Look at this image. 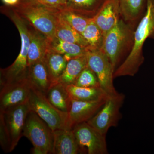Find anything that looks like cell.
<instances>
[{
    "instance_id": "obj_29",
    "label": "cell",
    "mask_w": 154,
    "mask_h": 154,
    "mask_svg": "<svg viewBox=\"0 0 154 154\" xmlns=\"http://www.w3.org/2000/svg\"><path fill=\"white\" fill-rule=\"evenodd\" d=\"M42 6L54 13L60 12L65 8L62 0H21Z\"/></svg>"
},
{
    "instance_id": "obj_24",
    "label": "cell",
    "mask_w": 154,
    "mask_h": 154,
    "mask_svg": "<svg viewBox=\"0 0 154 154\" xmlns=\"http://www.w3.org/2000/svg\"><path fill=\"white\" fill-rule=\"evenodd\" d=\"M44 58L51 81L53 83L57 82L65 69L68 61L64 55L49 50Z\"/></svg>"
},
{
    "instance_id": "obj_1",
    "label": "cell",
    "mask_w": 154,
    "mask_h": 154,
    "mask_svg": "<svg viewBox=\"0 0 154 154\" xmlns=\"http://www.w3.org/2000/svg\"><path fill=\"white\" fill-rule=\"evenodd\" d=\"M149 38L154 39V0H147L144 14L135 29L132 49L116 70L114 78L136 74L144 60L143 48Z\"/></svg>"
},
{
    "instance_id": "obj_17",
    "label": "cell",
    "mask_w": 154,
    "mask_h": 154,
    "mask_svg": "<svg viewBox=\"0 0 154 154\" xmlns=\"http://www.w3.org/2000/svg\"><path fill=\"white\" fill-rule=\"evenodd\" d=\"M30 43L28 49V67L44 58L48 50V39L42 33L30 29Z\"/></svg>"
},
{
    "instance_id": "obj_26",
    "label": "cell",
    "mask_w": 154,
    "mask_h": 154,
    "mask_svg": "<svg viewBox=\"0 0 154 154\" xmlns=\"http://www.w3.org/2000/svg\"><path fill=\"white\" fill-rule=\"evenodd\" d=\"M57 14L72 28L81 34L85 30L86 27L93 18L83 17L66 9L58 12Z\"/></svg>"
},
{
    "instance_id": "obj_15",
    "label": "cell",
    "mask_w": 154,
    "mask_h": 154,
    "mask_svg": "<svg viewBox=\"0 0 154 154\" xmlns=\"http://www.w3.org/2000/svg\"><path fill=\"white\" fill-rule=\"evenodd\" d=\"M28 79L32 89L40 91L45 95L53 84L44 58L28 67Z\"/></svg>"
},
{
    "instance_id": "obj_18",
    "label": "cell",
    "mask_w": 154,
    "mask_h": 154,
    "mask_svg": "<svg viewBox=\"0 0 154 154\" xmlns=\"http://www.w3.org/2000/svg\"><path fill=\"white\" fill-rule=\"evenodd\" d=\"M88 66L86 54L72 58L68 61L65 69L57 82L66 86L74 85L81 72Z\"/></svg>"
},
{
    "instance_id": "obj_4",
    "label": "cell",
    "mask_w": 154,
    "mask_h": 154,
    "mask_svg": "<svg viewBox=\"0 0 154 154\" xmlns=\"http://www.w3.org/2000/svg\"><path fill=\"white\" fill-rule=\"evenodd\" d=\"M14 7V11L48 40L55 38L56 13L39 5L23 1Z\"/></svg>"
},
{
    "instance_id": "obj_22",
    "label": "cell",
    "mask_w": 154,
    "mask_h": 154,
    "mask_svg": "<svg viewBox=\"0 0 154 154\" xmlns=\"http://www.w3.org/2000/svg\"><path fill=\"white\" fill-rule=\"evenodd\" d=\"M57 13H56V37L63 41L79 45L88 49V43L82 34L72 28Z\"/></svg>"
},
{
    "instance_id": "obj_20",
    "label": "cell",
    "mask_w": 154,
    "mask_h": 154,
    "mask_svg": "<svg viewBox=\"0 0 154 154\" xmlns=\"http://www.w3.org/2000/svg\"><path fill=\"white\" fill-rule=\"evenodd\" d=\"M105 0H68L66 10L87 18H94Z\"/></svg>"
},
{
    "instance_id": "obj_13",
    "label": "cell",
    "mask_w": 154,
    "mask_h": 154,
    "mask_svg": "<svg viewBox=\"0 0 154 154\" xmlns=\"http://www.w3.org/2000/svg\"><path fill=\"white\" fill-rule=\"evenodd\" d=\"M121 19L119 0H105L97 14L93 18L94 22L104 36Z\"/></svg>"
},
{
    "instance_id": "obj_19",
    "label": "cell",
    "mask_w": 154,
    "mask_h": 154,
    "mask_svg": "<svg viewBox=\"0 0 154 154\" xmlns=\"http://www.w3.org/2000/svg\"><path fill=\"white\" fill-rule=\"evenodd\" d=\"M48 101L59 110L69 113L72 99L66 86L58 82L53 83L45 94Z\"/></svg>"
},
{
    "instance_id": "obj_25",
    "label": "cell",
    "mask_w": 154,
    "mask_h": 154,
    "mask_svg": "<svg viewBox=\"0 0 154 154\" xmlns=\"http://www.w3.org/2000/svg\"><path fill=\"white\" fill-rule=\"evenodd\" d=\"M82 35L88 43V51L101 49L104 35L93 18Z\"/></svg>"
},
{
    "instance_id": "obj_8",
    "label": "cell",
    "mask_w": 154,
    "mask_h": 154,
    "mask_svg": "<svg viewBox=\"0 0 154 154\" xmlns=\"http://www.w3.org/2000/svg\"><path fill=\"white\" fill-rule=\"evenodd\" d=\"M88 67L98 78L100 87L107 95L118 94L113 85L114 70L110 60L101 49L88 51Z\"/></svg>"
},
{
    "instance_id": "obj_14",
    "label": "cell",
    "mask_w": 154,
    "mask_h": 154,
    "mask_svg": "<svg viewBox=\"0 0 154 154\" xmlns=\"http://www.w3.org/2000/svg\"><path fill=\"white\" fill-rule=\"evenodd\" d=\"M54 154H81V149L72 129L53 131Z\"/></svg>"
},
{
    "instance_id": "obj_6",
    "label": "cell",
    "mask_w": 154,
    "mask_h": 154,
    "mask_svg": "<svg viewBox=\"0 0 154 154\" xmlns=\"http://www.w3.org/2000/svg\"><path fill=\"white\" fill-rule=\"evenodd\" d=\"M30 110L35 112L51 128L69 129V113L59 110L48 101L46 95L32 89L28 101Z\"/></svg>"
},
{
    "instance_id": "obj_21",
    "label": "cell",
    "mask_w": 154,
    "mask_h": 154,
    "mask_svg": "<svg viewBox=\"0 0 154 154\" xmlns=\"http://www.w3.org/2000/svg\"><path fill=\"white\" fill-rule=\"evenodd\" d=\"M48 44L49 50L64 55L68 61L72 58L85 55L88 51L86 47L56 37L52 40H48Z\"/></svg>"
},
{
    "instance_id": "obj_16",
    "label": "cell",
    "mask_w": 154,
    "mask_h": 154,
    "mask_svg": "<svg viewBox=\"0 0 154 154\" xmlns=\"http://www.w3.org/2000/svg\"><path fill=\"white\" fill-rule=\"evenodd\" d=\"M147 0H119L121 18L135 30L146 8Z\"/></svg>"
},
{
    "instance_id": "obj_7",
    "label": "cell",
    "mask_w": 154,
    "mask_h": 154,
    "mask_svg": "<svg viewBox=\"0 0 154 154\" xmlns=\"http://www.w3.org/2000/svg\"><path fill=\"white\" fill-rule=\"evenodd\" d=\"M124 99V95L119 93L108 95L101 109L87 122L99 132L106 135L110 128L116 126L118 124L120 109Z\"/></svg>"
},
{
    "instance_id": "obj_5",
    "label": "cell",
    "mask_w": 154,
    "mask_h": 154,
    "mask_svg": "<svg viewBox=\"0 0 154 154\" xmlns=\"http://www.w3.org/2000/svg\"><path fill=\"white\" fill-rule=\"evenodd\" d=\"M32 144L33 154H53V131L35 112L30 110L27 115L23 131Z\"/></svg>"
},
{
    "instance_id": "obj_9",
    "label": "cell",
    "mask_w": 154,
    "mask_h": 154,
    "mask_svg": "<svg viewBox=\"0 0 154 154\" xmlns=\"http://www.w3.org/2000/svg\"><path fill=\"white\" fill-rule=\"evenodd\" d=\"M72 130L81 149V154L108 153L106 135L99 132L88 122L77 125Z\"/></svg>"
},
{
    "instance_id": "obj_3",
    "label": "cell",
    "mask_w": 154,
    "mask_h": 154,
    "mask_svg": "<svg viewBox=\"0 0 154 154\" xmlns=\"http://www.w3.org/2000/svg\"><path fill=\"white\" fill-rule=\"evenodd\" d=\"M134 33V30L121 18L104 35L101 50L108 57L114 72L122 58L131 50Z\"/></svg>"
},
{
    "instance_id": "obj_12",
    "label": "cell",
    "mask_w": 154,
    "mask_h": 154,
    "mask_svg": "<svg viewBox=\"0 0 154 154\" xmlns=\"http://www.w3.org/2000/svg\"><path fill=\"white\" fill-rule=\"evenodd\" d=\"M106 99L94 101L72 99L69 113V129H72L77 125L89 121L101 109Z\"/></svg>"
},
{
    "instance_id": "obj_31",
    "label": "cell",
    "mask_w": 154,
    "mask_h": 154,
    "mask_svg": "<svg viewBox=\"0 0 154 154\" xmlns=\"http://www.w3.org/2000/svg\"><path fill=\"white\" fill-rule=\"evenodd\" d=\"M68 1V0H62L64 4H65V7L66 5V4L67 2Z\"/></svg>"
},
{
    "instance_id": "obj_11",
    "label": "cell",
    "mask_w": 154,
    "mask_h": 154,
    "mask_svg": "<svg viewBox=\"0 0 154 154\" xmlns=\"http://www.w3.org/2000/svg\"><path fill=\"white\" fill-rule=\"evenodd\" d=\"M30 110L28 102L12 107L4 112H0L2 113L11 137L12 152L17 146L23 136L25 121Z\"/></svg>"
},
{
    "instance_id": "obj_30",
    "label": "cell",
    "mask_w": 154,
    "mask_h": 154,
    "mask_svg": "<svg viewBox=\"0 0 154 154\" xmlns=\"http://www.w3.org/2000/svg\"><path fill=\"white\" fill-rule=\"evenodd\" d=\"M2 1L6 5L14 7L18 5L21 0H2Z\"/></svg>"
},
{
    "instance_id": "obj_2",
    "label": "cell",
    "mask_w": 154,
    "mask_h": 154,
    "mask_svg": "<svg viewBox=\"0 0 154 154\" xmlns=\"http://www.w3.org/2000/svg\"><path fill=\"white\" fill-rule=\"evenodd\" d=\"M7 15L11 19L20 33L21 45L20 52L15 61L10 66L1 69L0 84L8 85L26 79L28 77V56L30 43V29L28 22L14 9Z\"/></svg>"
},
{
    "instance_id": "obj_10",
    "label": "cell",
    "mask_w": 154,
    "mask_h": 154,
    "mask_svg": "<svg viewBox=\"0 0 154 154\" xmlns=\"http://www.w3.org/2000/svg\"><path fill=\"white\" fill-rule=\"evenodd\" d=\"M32 90L28 77L19 82L1 86L0 112L28 102Z\"/></svg>"
},
{
    "instance_id": "obj_28",
    "label": "cell",
    "mask_w": 154,
    "mask_h": 154,
    "mask_svg": "<svg viewBox=\"0 0 154 154\" xmlns=\"http://www.w3.org/2000/svg\"><path fill=\"white\" fill-rule=\"evenodd\" d=\"M0 145L5 153L12 152L11 137L2 113H0Z\"/></svg>"
},
{
    "instance_id": "obj_23",
    "label": "cell",
    "mask_w": 154,
    "mask_h": 154,
    "mask_svg": "<svg viewBox=\"0 0 154 154\" xmlns=\"http://www.w3.org/2000/svg\"><path fill=\"white\" fill-rule=\"evenodd\" d=\"M71 99L80 101H94L106 99L107 94L100 87H79L74 85L66 86Z\"/></svg>"
},
{
    "instance_id": "obj_27",
    "label": "cell",
    "mask_w": 154,
    "mask_h": 154,
    "mask_svg": "<svg viewBox=\"0 0 154 154\" xmlns=\"http://www.w3.org/2000/svg\"><path fill=\"white\" fill-rule=\"evenodd\" d=\"M74 85L79 87L86 88L100 87L96 74L88 66L83 70Z\"/></svg>"
}]
</instances>
